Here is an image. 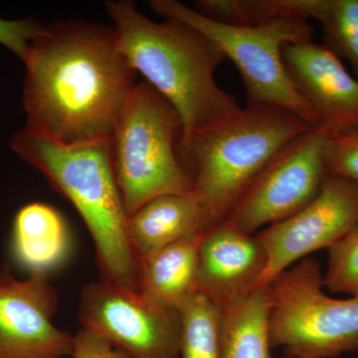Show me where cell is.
I'll return each mask as SVG.
<instances>
[{
  "label": "cell",
  "mask_w": 358,
  "mask_h": 358,
  "mask_svg": "<svg viewBox=\"0 0 358 358\" xmlns=\"http://www.w3.org/2000/svg\"><path fill=\"white\" fill-rule=\"evenodd\" d=\"M23 63L26 126L63 145L110 141L136 85L113 26L85 20L44 26Z\"/></svg>",
  "instance_id": "1"
},
{
  "label": "cell",
  "mask_w": 358,
  "mask_h": 358,
  "mask_svg": "<svg viewBox=\"0 0 358 358\" xmlns=\"http://www.w3.org/2000/svg\"><path fill=\"white\" fill-rule=\"evenodd\" d=\"M106 7L129 65L178 112L179 150L200 129L240 109L215 81L225 56L201 32L176 20L155 22L129 0L108 1Z\"/></svg>",
  "instance_id": "2"
},
{
  "label": "cell",
  "mask_w": 358,
  "mask_h": 358,
  "mask_svg": "<svg viewBox=\"0 0 358 358\" xmlns=\"http://www.w3.org/2000/svg\"><path fill=\"white\" fill-rule=\"evenodd\" d=\"M10 148L74 205L93 238L103 280L138 291V261L129 241L110 141L63 145L25 124L13 134Z\"/></svg>",
  "instance_id": "3"
},
{
  "label": "cell",
  "mask_w": 358,
  "mask_h": 358,
  "mask_svg": "<svg viewBox=\"0 0 358 358\" xmlns=\"http://www.w3.org/2000/svg\"><path fill=\"white\" fill-rule=\"evenodd\" d=\"M313 127L289 110L248 103L180 148L192 167L203 231L222 222L278 152Z\"/></svg>",
  "instance_id": "4"
},
{
  "label": "cell",
  "mask_w": 358,
  "mask_h": 358,
  "mask_svg": "<svg viewBox=\"0 0 358 358\" xmlns=\"http://www.w3.org/2000/svg\"><path fill=\"white\" fill-rule=\"evenodd\" d=\"M182 124L173 106L148 82L134 86L110 138L115 180L128 217L157 197L192 192L181 157Z\"/></svg>",
  "instance_id": "5"
},
{
  "label": "cell",
  "mask_w": 358,
  "mask_h": 358,
  "mask_svg": "<svg viewBox=\"0 0 358 358\" xmlns=\"http://www.w3.org/2000/svg\"><path fill=\"white\" fill-rule=\"evenodd\" d=\"M150 6L164 20L185 23L210 39L239 70L248 103L281 108L317 127L315 115L289 77L282 54L286 45L312 41L308 20L282 17L265 24L236 26L212 20L176 0H152Z\"/></svg>",
  "instance_id": "6"
},
{
  "label": "cell",
  "mask_w": 358,
  "mask_h": 358,
  "mask_svg": "<svg viewBox=\"0 0 358 358\" xmlns=\"http://www.w3.org/2000/svg\"><path fill=\"white\" fill-rule=\"evenodd\" d=\"M315 259L301 260L271 282L268 329L272 348L298 358H334L358 352V296L338 300L322 291Z\"/></svg>",
  "instance_id": "7"
},
{
  "label": "cell",
  "mask_w": 358,
  "mask_h": 358,
  "mask_svg": "<svg viewBox=\"0 0 358 358\" xmlns=\"http://www.w3.org/2000/svg\"><path fill=\"white\" fill-rule=\"evenodd\" d=\"M331 134L313 127L266 166L238 200L226 221L246 234L289 218L319 194L329 176L327 148Z\"/></svg>",
  "instance_id": "8"
},
{
  "label": "cell",
  "mask_w": 358,
  "mask_h": 358,
  "mask_svg": "<svg viewBox=\"0 0 358 358\" xmlns=\"http://www.w3.org/2000/svg\"><path fill=\"white\" fill-rule=\"evenodd\" d=\"M79 320L131 358H179L180 315L136 289L102 281L80 294Z\"/></svg>",
  "instance_id": "9"
},
{
  "label": "cell",
  "mask_w": 358,
  "mask_h": 358,
  "mask_svg": "<svg viewBox=\"0 0 358 358\" xmlns=\"http://www.w3.org/2000/svg\"><path fill=\"white\" fill-rule=\"evenodd\" d=\"M358 225V183L329 176L319 194L300 211L256 235L267 255L259 288L301 259L327 248Z\"/></svg>",
  "instance_id": "10"
},
{
  "label": "cell",
  "mask_w": 358,
  "mask_h": 358,
  "mask_svg": "<svg viewBox=\"0 0 358 358\" xmlns=\"http://www.w3.org/2000/svg\"><path fill=\"white\" fill-rule=\"evenodd\" d=\"M58 298L48 274L0 268V358L72 357L74 336L54 326Z\"/></svg>",
  "instance_id": "11"
},
{
  "label": "cell",
  "mask_w": 358,
  "mask_h": 358,
  "mask_svg": "<svg viewBox=\"0 0 358 358\" xmlns=\"http://www.w3.org/2000/svg\"><path fill=\"white\" fill-rule=\"evenodd\" d=\"M282 59L317 127L331 134L358 133V79L322 44L308 41L282 48Z\"/></svg>",
  "instance_id": "12"
},
{
  "label": "cell",
  "mask_w": 358,
  "mask_h": 358,
  "mask_svg": "<svg viewBox=\"0 0 358 358\" xmlns=\"http://www.w3.org/2000/svg\"><path fill=\"white\" fill-rule=\"evenodd\" d=\"M266 265L267 255L258 237L224 220L202 236L196 292L225 310L259 288Z\"/></svg>",
  "instance_id": "13"
},
{
  "label": "cell",
  "mask_w": 358,
  "mask_h": 358,
  "mask_svg": "<svg viewBox=\"0 0 358 358\" xmlns=\"http://www.w3.org/2000/svg\"><path fill=\"white\" fill-rule=\"evenodd\" d=\"M127 232L134 255H152L181 240L204 233L193 192L157 197L128 217Z\"/></svg>",
  "instance_id": "14"
},
{
  "label": "cell",
  "mask_w": 358,
  "mask_h": 358,
  "mask_svg": "<svg viewBox=\"0 0 358 358\" xmlns=\"http://www.w3.org/2000/svg\"><path fill=\"white\" fill-rule=\"evenodd\" d=\"M70 248L67 223L50 205L31 202L17 211L11 233V254L28 274H49L64 262Z\"/></svg>",
  "instance_id": "15"
},
{
  "label": "cell",
  "mask_w": 358,
  "mask_h": 358,
  "mask_svg": "<svg viewBox=\"0 0 358 358\" xmlns=\"http://www.w3.org/2000/svg\"><path fill=\"white\" fill-rule=\"evenodd\" d=\"M201 234L186 238L138 259V289L150 300L179 310L196 294Z\"/></svg>",
  "instance_id": "16"
},
{
  "label": "cell",
  "mask_w": 358,
  "mask_h": 358,
  "mask_svg": "<svg viewBox=\"0 0 358 358\" xmlns=\"http://www.w3.org/2000/svg\"><path fill=\"white\" fill-rule=\"evenodd\" d=\"M221 312L220 358H272L267 287Z\"/></svg>",
  "instance_id": "17"
},
{
  "label": "cell",
  "mask_w": 358,
  "mask_h": 358,
  "mask_svg": "<svg viewBox=\"0 0 358 358\" xmlns=\"http://www.w3.org/2000/svg\"><path fill=\"white\" fill-rule=\"evenodd\" d=\"M289 13L319 21L324 45L352 66L358 79V0H287Z\"/></svg>",
  "instance_id": "18"
},
{
  "label": "cell",
  "mask_w": 358,
  "mask_h": 358,
  "mask_svg": "<svg viewBox=\"0 0 358 358\" xmlns=\"http://www.w3.org/2000/svg\"><path fill=\"white\" fill-rule=\"evenodd\" d=\"M179 358H220V308L199 293L179 308Z\"/></svg>",
  "instance_id": "19"
},
{
  "label": "cell",
  "mask_w": 358,
  "mask_h": 358,
  "mask_svg": "<svg viewBox=\"0 0 358 358\" xmlns=\"http://www.w3.org/2000/svg\"><path fill=\"white\" fill-rule=\"evenodd\" d=\"M324 286L358 296V225L329 247Z\"/></svg>",
  "instance_id": "20"
},
{
  "label": "cell",
  "mask_w": 358,
  "mask_h": 358,
  "mask_svg": "<svg viewBox=\"0 0 358 358\" xmlns=\"http://www.w3.org/2000/svg\"><path fill=\"white\" fill-rule=\"evenodd\" d=\"M327 167L329 176L358 183V133L331 134L327 148Z\"/></svg>",
  "instance_id": "21"
},
{
  "label": "cell",
  "mask_w": 358,
  "mask_h": 358,
  "mask_svg": "<svg viewBox=\"0 0 358 358\" xmlns=\"http://www.w3.org/2000/svg\"><path fill=\"white\" fill-rule=\"evenodd\" d=\"M44 26L32 18L13 20L0 18V45L13 52L23 62L30 44L43 30Z\"/></svg>",
  "instance_id": "22"
},
{
  "label": "cell",
  "mask_w": 358,
  "mask_h": 358,
  "mask_svg": "<svg viewBox=\"0 0 358 358\" xmlns=\"http://www.w3.org/2000/svg\"><path fill=\"white\" fill-rule=\"evenodd\" d=\"M73 358H131L127 353L110 345L105 339L81 329L74 336Z\"/></svg>",
  "instance_id": "23"
},
{
  "label": "cell",
  "mask_w": 358,
  "mask_h": 358,
  "mask_svg": "<svg viewBox=\"0 0 358 358\" xmlns=\"http://www.w3.org/2000/svg\"><path fill=\"white\" fill-rule=\"evenodd\" d=\"M282 358H298L294 357H291V355H285V357H282Z\"/></svg>",
  "instance_id": "24"
}]
</instances>
